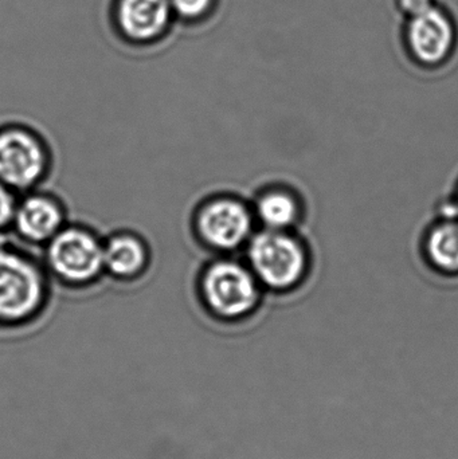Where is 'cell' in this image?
Listing matches in <instances>:
<instances>
[{"label": "cell", "instance_id": "obj_10", "mask_svg": "<svg viewBox=\"0 0 458 459\" xmlns=\"http://www.w3.org/2000/svg\"><path fill=\"white\" fill-rule=\"evenodd\" d=\"M169 0H121L118 21L124 32L137 40L152 39L166 29Z\"/></svg>", "mask_w": 458, "mask_h": 459}, {"label": "cell", "instance_id": "obj_1", "mask_svg": "<svg viewBox=\"0 0 458 459\" xmlns=\"http://www.w3.org/2000/svg\"><path fill=\"white\" fill-rule=\"evenodd\" d=\"M261 288L250 267L229 255L210 261L199 273L201 304L222 323H238L249 317L260 305Z\"/></svg>", "mask_w": 458, "mask_h": 459}, {"label": "cell", "instance_id": "obj_8", "mask_svg": "<svg viewBox=\"0 0 458 459\" xmlns=\"http://www.w3.org/2000/svg\"><path fill=\"white\" fill-rule=\"evenodd\" d=\"M13 223L26 242L45 246L66 225V212L56 196L37 191L16 204Z\"/></svg>", "mask_w": 458, "mask_h": 459}, {"label": "cell", "instance_id": "obj_5", "mask_svg": "<svg viewBox=\"0 0 458 459\" xmlns=\"http://www.w3.org/2000/svg\"><path fill=\"white\" fill-rule=\"evenodd\" d=\"M246 258L260 285L271 290H288L306 274V250L296 238L279 230L255 232L246 245Z\"/></svg>", "mask_w": 458, "mask_h": 459}, {"label": "cell", "instance_id": "obj_2", "mask_svg": "<svg viewBox=\"0 0 458 459\" xmlns=\"http://www.w3.org/2000/svg\"><path fill=\"white\" fill-rule=\"evenodd\" d=\"M50 275L43 262L0 245V323L26 324L45 312Z\"/></svg>", "mask_w": 458, "mask_h": 459}, {"label": "cell", "instance_id": "obj_11", "mask_svg": "<svg viewBox=\"0 0 458 459\" xmlns=\"http://www.w3.org/2000/svg\"><path fill=\"white\" fill-rule=\"evenodd\" d=\"M253 214L264 229L285 231L298 221V201L284 190L265 191L255 201Z\"/></svg>", "mask_w": 458, "mask_h": 459}, {"label": "cell", "instance_id": "obj_9", "mask_svg": "<svg viewBox=\"0 0 458 459\" xmlns=\"http://www.w3.org/2000/svg\"><path fill=\"white\" fill-rule=\"evenodd\" d=\"M151 264L150 246L134 231H117L104 239V272L116 281L139 280Z\"/></svg>", "mask_w": 458, "mask_h": 459}, {"label": "cell", "instance_id": "obj_12", "mask_svg": "<svg viewBox=\"0 0 458 459\" xmlns=\"http://www.w3.org/2000/svg\"><path fill=\"white\" fill-rule=\"evenodd\" d=\"M428 256L441 272H458V222H445L433 229L428 238Z\"/></svg>", "mask_w": 458, "mask_h": 459}, {"label": "cell", "instance_id": "obj_14", "mask_svg": "<svg viewBox=\"0 0 458 459\" xmlns=\"http://www.w3.org/2000/svg\"><path fill=\"white\" fill-rule=\"evenodd\" d=\"M212 0H172L174 7L187 18L201 15L209 8Z\"/></svg>", "mask_w": 458, "mask_h": 459}, {"label": "cell", "instance_id": "obj_15", "mask_svg": "<svg viewBox=\"0 0 458 459\" xmlns=\"http://www.w3.org/2000/svg\"><path fill=\"white\" fill-rule=\"evenodd\" d=\"M397 5L401 13H405L408 18H413L432 8L436 3L435 0H397Z\"/></svg>", "mask_w": 458, "mask_h": 459}, {"label": "cell", "instance_id": "obj_13", "mask_svg": "<svg viewBox=\"0 0 458 459\" xmlns=\"http://www.w3.org/2000/svg\"><path fill=\"white\" fill-rule=\"evenodd\" d=\"M16 202L10 188L0 183V229L13 223Z\"/></svg>", "mask_w": 458, "mask_h": 459}, {"label": "cell", "instance_id": "obj_6", "mask_svg": "<svg viewBox=\"0 0 458 459\" xmlns=\"http://www.w3.org/2000/svg\"><path fill=\"white\" fill-rule=\"evenodd\" d=\"M48 143L23 126L0 132V183L10 190L32 191L48 177Z\"/></svg>", "mask_w": 458, "mask_h": 459}, {"label": "cell", "instance_id": "obj_3", "mask_svg": "<svg viewBox=\"0 0 458 459\" xmlns=\"http://www.w3.org/2000/svg\"><path fill=\"white\" fill-rule=\"evenodd\" d=\"M43 264L62 285L88 288L105 274L104 239L86 226L66 223L46 243Z\"/></svg>", "mask_w": 458, "mask_h": 459}, {"label": "cell", "instance_id": "obj_7", "mask_svg": "<svg viewBox=\"0 0 458 459\" xmlns=\"http://www.w3.org/2000/svg\"><path fill=\"white\" fill-rule=\"evenodd\" d=\"M405 42L410 56L422 66L433 67L448 61L457 42L452 16L440 5L408 18Z\"/></svg>", "mask_w": 458, "mask_h": 459}, {"label": "cell", "instance_id": "obj_4", "mask_svg": "<svg viewBox=\"0 0 458 459\" xmlns=\"http://www.w3.org/2000/svg\"><path fill=\"white\" fill-rule=\"evenodd\" d=\"M255 214L249 204L234 195L210 196L204 199L193 217V231L207 250L230 255L246 247L255 234Z\"/></svg>", "mask_w": 458, "mask_h": 459}, {"label": "cell", "instance_id": "obj_16", "mask_svg": "<svg viewBox=\"0 0 458 459\" xmlns=\"http://www.w3.org/2000/svg\"><path fill=\"white\" fill-rule=\"evenodd\" d=\"M456 212H457V215H458V201H457V204H456Z\"/></svg>", "mask_w": 458, "mask_h": 459}]
</instances>
